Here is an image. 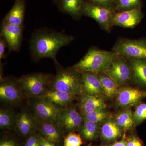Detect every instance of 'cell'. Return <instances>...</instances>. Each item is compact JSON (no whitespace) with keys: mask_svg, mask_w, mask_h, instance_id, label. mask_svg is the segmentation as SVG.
Here are the masks:
<instances>
[{"mask_svg":"<svg viewBox=\"0 0 146 146\" xmlns=\"http://www.w3.org/2000/svg\"><path fill=\"white\" fill-rule=\"evenodd\" d=\"M133 117L136 125L140 124L146 119V103H141L138 105L133 112Z\"/></svg>","mask_w":146,"mask_h":146,"instance_id":"29","label":"cell"},{"mask_svg":"<svg viewBox=\"0 0 146 146\" xmlns=\"http://www.w3.org/2000/svg\"><path fill=\"white\" fill-rule=\"evenodd\" d=\"M78 104L82 115L106 107L104 101L101 97L89 96L85 94L80 95Z\"/></svg>","mask_w":146,"mask_h":146,"instance_id":"17","label":"cell"},{"mask_svg":"<svg viewBox=\"0 0 146 146\" xmlns=\"http://www.w3.org/2000/svg\"><path fill=\"white\" fill-rule=\"evenodd\" d=\"M131 71V80L146 87V59L127 58Z\"/></svg>","mask_w":146,"mask_h":146,"instance_id":"18","label":"cell"},{"mask_svg":"<svg viewBox=\"0 0 146 146\" xmlns=\"http://www.w3.org/2000/svg\"><path fill=\"white\" fill-rule=\"evenodd\" d=\"M35 99L33 109L36 119L56 123L60 108L43 97Z\"/></svg>","mask_w":146,"mask_h":146,"instance_id":"10","label":"cell"},{"mask_svg":"<svg viewBox=\"0 0 146 146\" xmlns=\"http://www.w3.org/2000/svg\"><path fill=\"white\" fill-rule=\"evenodd\" d=\"M115 12L84 0L82 7V16L93 18L103 30L110 32L112 27L111 20Z\"/></svg>","mask_w":146,"mask_h":146,"instance_id":"7","label":"cell"},{"mask_svg":"<svg viewBox=\"0 0 146 146\" xmlns=\"http://www.w3.org/2000/svg\"><path fill=\"white\" fill-rule=\"evenodd\" d=\"M122 131L115 121L109 119L104 122L101 129L102 137L108 141H115L119 138L121 136Z\"/></svg>","mask_w":146,"mask_h":146,"instance_id":"22","label":"cell"},{"mask_svg":"<svg viewBox=\"0 0 146 146\" xmlns=\"http://www.w3.org/2000/svg\"><path fill=\"white\" fill-rule=\"evenodd\" d=\"M41 136L36 132L29 136L24 146H39Z\"/></svg>","mask_w":146,"mask_h":146,"instance_id":"32","label":"cell"},{"mask_svg":"<svg viewBox=\"0 0 146 146\" xmlns=\"http://www.w3.org/2000/svg\"><path fill=\"white\" fill-rule=\"evenodd\" d=\"M8 46L5 39L1 36L0 39V59L5 58V50Z\"/></svg>","mask_w":146,"mask_h":146,"instance_id":"34","label":"cell"},{"mask_svg":"<svg viewBox=\"0 0 146 146\" xmlns=\"http://www.w3.org/2000/svg\"><path fill=\"white\" fill-rule=\"evenodd\" d=\"M84 1V0H60L59 9L77 20L82 16V11Z\"/></svg>","mask_w":146,"mask_h":146,"instance_id":"21","label":"cell"},{"mask_svg":"<svg viewBox=\"0 0 146 146\" xmlns=\"http://www.w3.org/2000/svg\"><path fill=\"white\" fill-rule=\"evenodd\" d=\"M112 51L116 54L124 56L127 58L146 59V38H119Z\"/></svg>","mask_w":146,"mask_h":146,"instance_id":"5","label":"cell"},{"mask_svg":"<svg viewBox=\"0 0 146 146\" xmlns=\"http://www.w3.org/2000/svg\"><path fill=\"white\" fill-rule=\"evenodd\" d=\"M37 130L39 135L49 142L57 145L61 141L63 132L57 124L36 119Z\"/></svg>","mask_w":146,"mask_h":146,"instance_id":"16","label":"cell"},{"mask_svg":"<svg viewBox=\"0 0 146 146\" xmlns=\"http://www.w3.org/2000/svg\"><path fill=\"white\" fill-rule=\"evenodd\" d=\"M96 73L100 82L104 96L110 99L113 98L117 95L119 86L103 72Z\"/></svg>","mask_w":146,"mask_h":146,"instance_id":"23","label":"cell"},{"mask_svg":"<svg viewBox=\"0 0 146 146\" xmlns=\"http://www.w3.org/2000/svg\"><path fill=\"white\" fill-rule=\"evenodd\" d=\"M54 76L36 72L22 76L17 79L19 85L27 97L41 98L51 88Z\"/></svg>","mask_w":146,"mask_h":146,"instance_id":"3","label":"cell"},{"mask_svg":"<svg viewBox=\"0 0 146 146\" xmlns=\"http://www.w3.org/2000/svg\"><path fill=\"white\" fill-rule=\"evenodd\" d=\"M119 86L127 84L131 81V68L127 58L116 54L107 70L103 72Z\"/></svg>","mask_w":146,"mask_h":146,"instance_id":"6","label":"cell"},{"mask_svg":"<svg viewBox=\"0 0 146 146\" xmlns=\"http://www.w3.org/2000/svg\"><path fill=\"white\" fill-rule=\"evenodd\" d=\"M83 124L80 128L82 137L86 141H93L98 137L99 132V125L84 119Z\"/></svg>","mask_w":146,"mask_h":146,"instance_id":"25","label":"cell"},{"mask_svg":"<svg viewBox=\"0 0 146 146\" xmlns=\"http://www.w3.org/2000/svg\"><path fill=\"white\" fill-rule=\"evenodd\" d=\"M82 144L80 134L74 131L68 133L64 139V146H81Z\"/></svg>","mask_w":146,"mask_h":146,"instance_id":"30","label":"cell"},{"mask_svg":"<svg viewBox=\"0 0 146 146\" xmlns=\"http://www.w3.org/2000/svg\"><path fill=\"white\" fill-rule=\"evenodd\" d=\"M115 121L121 129L124 131L130 130L135 125L133 113L129 108L118 113L115 116Z\"/></svg>","mask_w":146,"mask_h":146,"instance_id":"24","label":"cell"},{"mask_svg":"<svg viewBox=\"0 0 146 146\" xmlns=\"http://www.w3.org/2000/svg\"><path fill=\"white\" fill-rule=\"evenodd\" d=\"M8 143V141L3 140L1 141L0 143V146H7Z\"/></svg>","mask_w":146,"mask_h":146,"instance_id":"37","label":"cell"},{"mask_svg":"<svg viewBox=\"0 0 146 146\" xmlns=\"http://www.w3.org/2000/svg\"><path fill=\"white\" fill-rule=\"evenodd\" d=\"M142 8L115 12L112 16L111 25L124 28L133 29L142 21L144 17Z\"/></svg>","mask_w":146,"mask_h":146,"instance_id":"12","label":"cell"},{"mask_svg":"<svg viewBox=\"0 0 146 146\" xmlns=\"http://www.w3.org/2000/svg\"><path fill=\"white\" fill-rule=\"evenodd\" d=\"M118 106L127 109L139 103L146 98V91L129 86H120L117 94Z\"/></svg>","mask_w":146,"mask_h":146,"instance_id":"11","label":"cell"},{"mask_svg":"<svg viewBox=\"0 0 146 146\" xmlns=\"http://www.w3.org/2000/svg\"><path fill=\"white\" fill-rule=\"evenodd\" d=\"M57 70L54 76L51 89L71 93L76 95L82 94V78L81 72L71 68H62L56 64Z\"/></svg>","mask_w":146,"mask_h":146,"instance_id":"4","label":"cell"},{"mask_svg":"<svg viewBox=\"0 0 146 146\" xmlns=\"http://www.w3.org/2000/svg\"><path fill=\"white\" fill-rule=\"evenodd\" d=\"M39 146H48V141L43 137H41L40 139Z\"/></svg>","mask_w":146,"mask_h":146,"instance_id":"36","label":"cell"},{"mask_svg":"<svg viewBox=\"0 0 146 146\" xmlns=\"http://www.w3.org/2000/svg\"><path fill=\"white\" fill-rule=\"evenodd\" d=\"M81 74L82 94L102 98L104 94L100 82L98 78L96 73L91 72H84Z\"/></svg>","mask_w":146,"mask_h":146,"instance_id":"15","label":"cell"},{"mask_svg":"<svg viewBox=\"0 0 146 146\" xmlns=\"http://www.w3.org/2000/svg\"><path fill=\"white\" fill-rule=\"evenodd\" d=\"M116 56V54L112 51H108L91 47L81 60L70 68L81 73L104 72L109 68Z\"/></svg>","mask_w":146,"mask_h":146,"instance_id":"2","label":"cell"},{"mask_svg":"<svg viewBox=\"0 0 146 146\" xmlns=\"http://www.w3.org/2000/svg\"><path fill=\"white\" fill-rule=\"evenodd\" d=\"M74 37L50 29L43 28L33 32L30 41L32 59L34 61L45 58L52 59L56 64L59 63L56 56L62 47L70 44Z\"/></svg>","mask_w":146,"mask_h":146,"instance_id":"1","label":"cell"},{"mask_svg":"<svg viewBox=\"0 0 146 146\" xmlns=\"http://www.w3.org/2000/svg\"><path fill=\"white\" fill-rule=\"evenodd\" d=\"M126 146H143V144L138 137L132 136L127 140Z\"/></svg>","mask_w":146,"mask_h":146,"instance_id":"33","label":"cell"},{"mask_svg":"<svg viewBox=\"0 0 146 146\" xmlns=\"http://www.w3.org/2000/svg\"><path fill=\"white\" fill-rule=\"evenodd\" d=\"M89 2L95 4L116 12L117 8L118 0H86Z\"/></svg>","mask_w":146,"mask_h":146,"instance_id":"31","label":"cell"},{"mask_svg":"<svg viewBox=\"0 0 146 146\" xmlns=\"http://www.w3.org/2000/svg\"><path fill=\"white\" fill-rule=\"evenodd\" d=\"M7 146H16V143L12 140H9Z\"/></svg>","mask_w":146,"mask_h":146,"instance_id":"38","label":"cell"},{"mask_svg":"<svg viewBox=\"0 0 146 146\" xmlns=\"http://www.w3.org/2000/svg\"><path fill=\"white\" fill-rule=\"evenodd\" d=\"M24 26H18L2 22L1 36L7 42L10 52H18L23 37Z\"/></svg>","mask_w":146,"mask_h":146,"instance_id":"13","label":"cell"},{"mask_svg":"<svg viewBox=\"0 0 146 146\" xmlns=\"http://www.w3.org/2000/svg\"><path fill=\"white\" fill-rule=\"evenodd\" d=\"M25 3L23 0H16L2 21L18 26H23Z\"/></svg>","mask_w":146,"mask_h":146,"instance_id":"20","label":"cell"},{"mask_svg":"<svg viewBox=\"0 0 146 146\" xmlns=\"http://www.w3.org/2000/svg\"><path fill=\"white\" fill-rule=\"evenodd\" d=\"M84 118L74 106L60 108L56 124L63 132H73L79 129L83 124Z\"/></svg>","mask_w":146,"mask_h":146,"instance_id":"8","label":"cell"},{"mask_svg":"<svg viewBox=\"0 0 146 146\" xmlns=\"http://www.w3.org/2000/svg\"><path fill=\"white\" fill-rule=\"evenodd\" d=\"M27 96L19 85L17 79L9 77L3 78L0 83L1 101L10 105L21 102Z\"/></svg>","mask_w":146,"mask_h":146,"instance_id":"9","label":"cell"},{"mask_svg":"<svg viewBox=\"0 0 146 146\" xmlns=\"http://www.w3.org/2000/svg\"><path fill=\"white\" fill-rule=\"evenodd\" d=\"M142 6L141 0H118L116 12L142 8Z\"/></svg>","mask_w":146,"mask_h":146,"instance_id":"28","label":"cell"},{"mask_svg":"<svg viewBox=\"0 0 146 146\" xmlns=\"http://www.w3.org/2000/svg\"><path fill=\"white\" fill-rule=\"evenodd\" d=\"M82 115L84 119L99 125L104 122L108 117V114L105 110V108L97 110L94 112Z\"/></svg>","mask_w":146,"mask_h":146,"instance_id":"27","label":"cell"},{"mask_svg":"<svg viewBox=\"0 0 146 146\" xmlns=\"http://www.w3.org/2000/svg\"><path fill=\"white\" fill-rule=\"evenodd\" d=\"M16 115L8 109L2 108L0 110V128L9 129L15 125Z\"/></svg>","mask_w":146,"mask_h":146,"instance_id":"26","label":"cell"},{"mask_svg":"<svg viewBox=\"0 0 146 146\" xmlns=\"http://www.w3.org/2000/svg\"><path fill=\"white\" fill-rule=\"evenodd\" d=\"M108 146H126V141L124 139H123L120 141L115 142Z\"/></svg>","mask_w":146,"mask_h":146,"instance_id":"35","label":"cell"},{"mask_svg":"<svg viewBox=\"0 0 146 146\" xmlns=\"http://www.w3.org/2000/svg\"><path fill=\"white\" fill-rule=\"evenodd\" d=\"M76 96L71 93L50 89L42 97L48 100L58 107L63 108L74 101Z\"/></svg>","mask_w":146,"mask_h":146,"instance_id":"19","label":"cell"},{"mask_svg":"<svg viewBox=\"0 0 146 146\" xmlns=\"http://www.w3.org/2000/svg\"><path fill=\"white\" fill-rule=\"evenodd\" d=\"M14 126L18 133L25 137H29L37 130L36 118L27 110L16 115Z\"/></svg>","mask_w":146,"mask_h":146,"instance_id":"14","label":"cell"}]
</instances>
